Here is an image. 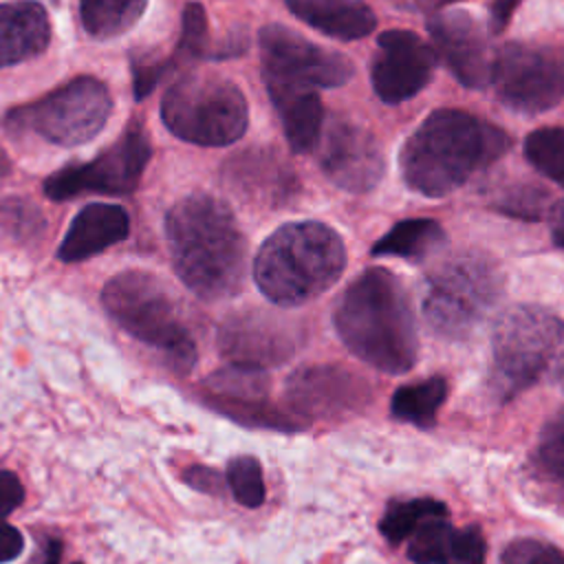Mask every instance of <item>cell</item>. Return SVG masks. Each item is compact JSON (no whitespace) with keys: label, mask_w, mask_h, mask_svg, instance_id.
Masks as SVG:
<instances>
[{"label":"cell","mask_w":564,"mask_h":564,"mask_svg":"<svg viewBox=\"0 0 564 564\" xmlns=\"http://www.w3.org/2000/svg\"><path fill=\"white\" fill-rule=\"evenodd\" d=\"M110 112L112 97L106 84L82 75L37 101L9 110L4 130L11 134H37L48 143L73 148L97 137Z\"/></svg>","instance_id":"cell-9"},{"label":"cell","mask_w":564,"mask_h":564,"mask_svg":"<svg viewBox=\"0 0 564 564\" xmlns=\"http://www.w3.org/2000/svg\"><path fill=\"white\" fill-rule=\"evenodd\" d=\"M297 339L280 315L249 308L227 315L218 326V350L231 366L267 370L295 352Z\"/></svg>","instance_id":"cell-14"},{"label":"cell","mask_w":564,"mask_h":564,"mask_svg":"<svg viewBox=\"0 0 564 564\" xmlns=\"http://www.w3.org/2000/svg\"><path fill=\"white\" fill-rule=\"evenodd\" d=\"M447 381L443 377H430L416 383H408L394 390L390 401V414L397 421L412 423L416 427H432L436 423L438 408L445 403Z\"/></svg>","instance_id":"cell-26"},{"label":"cell","mask_w":564,"mask_h":564,"mask_svg":"<svg viewBox=\"0 0 564 564\" xmlns=\"http://www.w3.org/2000/svg\"><path fill=\"white\" fill-rule=\"evenodd\" d=\"M165 242L178 280L200 300L240 293L247 278V238L231 207L212 194H189L165 214Z\"/></svg>","instance_id":"cell-1"},{"label":"cell","mask_w":564,"mask_h":564,"mask_svg":"<svg viewBox=\"0 0 564 564\" xmlns=\"http://www.w3.org/2000/svg\"><path fill=\"white\" fill-rule=\"evenodd\" d=\"M225 478H227V487L231 489V496L242 507L256 509L264 502L267 498L264 476H262V465L256 456H249V454L234 456L227 463Z\"/></svg>","instance_id":"cell-31"},{"label":"cell","mask_w":564,"mask_h":564,"mask_svg":"<svg viewBox=\"0 0 564 564\" xmlns=\"http://www.w3.org/2000/svg\"><path fill=\"white\" fill-rule=\"evenodd\" d=\"M500 560L502 564H564V551L535 538H522L507 544Z\"/></svg>","instance_id":"cell-34"},{"label":"cell","mask_w":564,"mask_h":564,"mask_svg":"<svg viewBox=\"0 0 564 564\" xmlns=\"http://www.w3.org/2000/svg\"><path fill=\"white\" fill-rule=\"evenodd\" d=\"M436 51L414 31L392 29L377 37V53L370 64V82L386 104H401L421 93L432 79Z\"/></svg>","instance_id":"cell-16"},{"label":"cell","mask_w":564,"mask_h":564,"mask_svg":"<svg viewBox=\"0 0 564 564\" xmlns=\"http://www.w3.org/2000/svg\"><path fill=\"white\" fill-rule=\"evenodd\" d=\"M549 194L540 187L533 185H518L513 189H509L498 203L496 207L509 216H518V218H527V220H538L544 214H549Z\"/></svg>","instance_id":"cell-33"},{"label":"cell","mask_w":564,"mask_h":564,"mask_svg":"<svg viewBox=\"0 0 564 564\" xmlns=\"http://www.w3.org/2000/svg\"><path fill=\"white\" fill-rule=\"evenodd\" d=\"M535 458L551 480L564 485V410L542 427Z\"/></svg>","instance_id":"cell-32"},{"label":"cell","mask_w":564,"mask_h":564,"mask_svg":"<svg viewBox=\"0 0 564 564\" xmlns=\"http://www.w3.org/2000/svg\"><path fill=\"white\" fill-rule=\"evenodd\" d=\"M269 99L282 121L284 137L295 154H306L319 145L324 106L315 88L264 79Z\"/></svg>","instance_id":"cell-21"},{"label":"cell","mask_w":564,"mask_h":564,"mask_svg":"<svg viewBox=\"0 0 564 564\" xmlns=\"http://www.w3.org/2000/svg\"><path fill=\"white\" fill-rule=\"evenodd\" d=\"M427 29L436 51L460 84L469 88L489 84L491 57L487 55L485 35L467 11H438L430 15Z\"/></svg>","instance_id":"cell-18"},{"label":"cell","mask_w":564,"mask_h":564,"mask_svg":"<svg viewBox=\"0 0 564 564\" xmlns=\"http://www.w3.org/2000/svg\"><path fill=\"white\" fill-rule=\"evenodd\" d=\"M51 2H57V0H51Z\"/></svg>","instance_id":"cell-41"},{"label":"cell","mask_w":564,"mask_h":564,"mask_svg":"<svg viewBox=\"0 0 564 564\" xmlns=\"http://www.w3.org/2000/svg\"><path fill=\"white\" fill-rule=\"evenodd\" d=\"M516 4H518V0H496L491 4V31L498 33V31H502L507 26Z\"/></svg>","instance_id":"cell-39"},{"label":"cell","mask_w":564,"mask_h":564,"mask_svg":"<svg viewBox=\"0 0 564 564\" xmlns=\"http://www.w3.org/2000/svg\"><path fill=\"white\" fill-rule=\"evenodd\" d=\"M161 119L174 137L218 148L245 134L249 108L242 90L231 79L212 73H189L165 90Z\"/></svg>","instance_id":"cell-7"},{"label":"cell","mask_w":564,"mask_h":564,"mask_svg":"<svg viewBox=\"0 0 564 564\" xmlns=\"http://www.w3.org/2000/svg\"><path fill=\"white\" fill-rule=\"evenodd\" d=\"M434 2H436V0H434Z\"/></svg>","instance_id":"cell-42"},{"label":"cell","mask_w":564,"mask_h":564,"mask_svg":"<svg viewBox=\"0 0 564 564\" xmlns=\"http://www.w3.org/2000/svg\"><path fill=\"white\" fill-rule=\"evenodd\" d=\"M62 551H64L62 540L44 535V538L37 540V549H35V553H33L29 564H59Z\"/></svg>","instance_id":"cell-38"},{"label":"cell","mask_w":564,"mask_h":564,"mask_svg":"<svg viewBox=\"0 0 564 564\" xmlns=\"http://www.w3.org/2000/svg\"><path fill=\"white\" fill-rule=\"evenodd\" d=\"M24 502V487L13 471H0V520L11 516Z\"/></svg>","instance_id":"cell-36"},{"label":"cell","mask_w":564,"mask_h":564,"mask_svg":"<svg viewBox=\"0 0 564 564\" xmlns=\"http://www.w3.org/2000/svg\"><path fill=\"white\" fill-rule=\"evenodd\" d=\"M48 42L51 20L40 2H0V68L42 55Z\"/></svg>","instance_id":"cell-22"},{"label":"cell","mask_w":564,"mask_h":564,"mask_svg":"<svg viewBox=\"0 0 564 564\" xmlns=\"http://www.w3.org/2000/svg\"><path fill=\"white\" fill-rule=\"evenodd\" d=\"M445 245L443 227L432 218H408L397 223L370 249L372 256H394L421 262Z\"/></svg>","instance_id":"cell-25"},{"label":"cell","mask_w":564,"mask_h":564,"mask_svg":"<svg viewBox=\"0 0 564 564\" xmlns=\"http://www.w3.org/2000/svg\"><path fill=\"white\" fill-rule=\"evenodd\" d=\"M205 403L223 416L247 425L280 432H300L304 425L271 403L269 377L258 368L231 366L212 372L203 383Z\"/></svg>","instance_id":"cell-13"},{"label":"cell","mask_w":564,"mask_h":564,"mask_svg":"<svg viewBox=\"0 0 564 564\" xmlns=\"http://www.w3.org/2000/svg\"><path fill=\"white\" fill-rule=\"evenodd\" d=\"M447 516V507L434 498H408V500H392L388 502L381 520L379 531L390 544H401L410 540V535L430 518Z\"/></svg>","instance_id":"cell-28"},{"label":"cell","mask_w":564,"mask_h":564,"mask_svg":"<svg viewBox=\"0 0 564 564\" xmlns=\"http://www.w3.org/2000/svg\"><path fill=\"white\" fill-rule=\"evenodd\" d=\"M509 145L511 137L502 128L465 110L441 108L403 143L401 174L423 196H447L496 163Z\"/></svg>","instance_id":"cell-3"},{"label":"cell","mask_w":564,"mask_h":564,"mask_svg":"<svg viewBox=\"0 0 564 564\" xmlns=\"http://www.w3.org/2000/svg\"><path fill=\"white\" fill-rule=\"evenodd\" d=\"M319 167L339 189L364 194L383 176L386 163L377 139L350 121H333L319 139Z\"/></svg>","instance_id":"cell-17"},{"label":"cell","mask_w":564,"mask_h":564,"mask_svg":"<svg viewBox=\"0 0 564 564\" xmlns=\"http://www.w3.org/2000/svg\"><path fill=\"white\" fill-rule=\"evenodd\" d=\"M368 386L355 372L317 364L297 368L284 383L289 412L306 427V421L335 419L359 410L368 401Z\"/></svg>","instance_id":"cell-15"},{"label":"cell","mask_w":564,"mask_h":564,"mask_svg":"<svg viewBox=\"0 0 564 564\" xmlns=\"http://www.w3.org/2000/svg\"><path fill=\"white\" fill-rule=\"evenodd\" d=\"M489 82L507 108L524 115L544 112L564 99V53L533 44H505L491 57Z\"/></svg>","instance_id":"cell-11"},{"label":"cell","mask_w":564,"mask_h":564,"mask_svg":"<svg viewBox=\"0 0 564 564\" xmlns=\"http://www.w3.org/2000/svg\"><path fill=\"white\" fill-rule=\"evenodd\" d=\"M75 564H77V562H75Z\"/></svg>","instance_id":"cell-43"},{"label":"cell","mask_w":564,"mask_h":564,"mask_svg":"<svg viewBox=\"0 0 564 564\" xmlns=\"http://www.w3.org/2000/svg\"><path fill=\"white\" fill-rule=\"evenodd\" d=\"M289 11L315 31L337 40H361L375 31L377 18L361 0H284Z\"/></svg>","instance_id":"cell-23"},{"label":"cell","mask_w":564,"mask_h":564,"mask_svg":"<svg viewBox=\"0 0 564 564\" xmlns=\"http://www.w3.org/2000/svg\"><path fill=\"white\" fill-rule=\"evenodd\" d=\"M527 161L564 187V128H540L524 141Z\"/></svg>","instance_id":"cell-30"},{"label":"cell","mask_w":564,"mask_h":564,"mask_svg":"<svg viewBox=\"0 0 564 564\" xmlns=\"http://www.w3.org/2000/svg\"><path fill=\"white\" fill-rule=\"evenodd\" d=\"M405 553L414 564H485L487 544L478 527H454L436 516L410 535Z\"/></svg>","instance_id":"cell-19"},{"label":"cell","mask_w":564,"mask_h":564,"mask_svg":"<svg viewBox=\"0 0 564 564\" xmlns=\"http://www.w3.org/2000/svg\"><path fill=\"white\" fill-rule=\"evenodd\" d=\"M227 178L245 196L267 198L271 203L286 200L293 189V172H289L280 159L262 150L231 156Z\"/></svg>","instance_id":"cell-24"},{"label":"cell","mask_w":564,"mask_h":564,"mask_svg":"<svg viewBox=\"0 0 564 564\" xmlns=\"http://www.w3.org/2000/svg\"><path fill=\"white\" fill-rule=\"evenodd\" d=\"M564 375V319L555 313L518 304L498 315L491 333L489 386L509 401Z\"/></svg>","instance_id":"cell-5"},{"label":"cell","mask_w":564,"mask_h":564,"mask_svg":"<svg viewBox=\"0 0 564 564\" xmlns=\"http://www.w3.org/2000/svg\"><path fill=\"white\" fill-rule=\"evenodd\" d=\"M346 267L341 236L317 220L286 223L258 249L253 280L278 306H300L328 291Z\"/></svg>","instance_id":"cell-4"},{"label":"cell","mask_w":564,"mask_h":564,"mask_svg":"<svg viewBox=\"0 0 564 564\" xmlns=\"http://www.w3.org/2000/svg\"><path fill=\"white\" fill-rule=\"evenodd\" d=\"M128 234L130 216L121 205L90 203L75 214L66 236L57 247V258L62 262L88 260L126 240Z\"/></svg>","instance_id":"cell-20"},{"label":"cell","mask_w":564,"mask_h":564,"mask_svg":"<svg viewBox=\"0 0 564 564\" xmlns=\"http://www.w3.org/2000/svg\"><path fill=\"white\" fill-rule=\"evenodd\" d=\"M183 480L196 489L203 491L207 496H223L225 487H227V478H223V474L214 467L207 465H192L183 471Z\"/></svg>","instance_id":"cell-35"},{"label":"cell","mask_w":564,"mask_h":564,"mask_svg":"<svg viewBox=\"0 0 564 564\" xmlns=\"http://www.w3.org/2000/svg\"><path fill=\"white\" fill-rule=\"evenodd\" d=\"M101 304L119 328L161 352L174 372H192L196 341L163 280L148 271H121L104 284Z\"/></svg>","instance_id":"cell-6"},{"label":"cell","mask_w":564,"mask_h":564,"mask_svg":"<svg viewBox=\"0 0 564 564\" xmlns=\"http://www.w3.org/2000/svg\"><path fill=\"white\" fill-rule=\"evenodd\" d=\"M333 324L344 346L386 375L408 372L419 357L410 297L394 273L381 267L359 273L339 295Z\"/></svg>","instance_id":"cell-2"},{"label":"cell","mask_w":564,"mask_h":564,"mask_svg":"<svg viewBox=\"0 0 564 564\" xmlns=\"http://www.w3.org/2000/svg\"><path fill=\"white\" fill-rule=\"evenodd\" d=\"M502 295V273L478 253H460L441 262L423 286V317L447 339L467 337Z\"/></svg>","instance_id":"cell-8"},{"label":"cell","mask_w":564,"mask_h":564,"mask_svg":"<svg viewBox=\"0 0 564 564\" xmlns=\"http://www.w3.org/2000/svg\"><path fill=\"white\" fill-rule=\"evenodd\" d=\"M46 229L42 209L22 196H9L0 200V236L11 242H33Z\"/></svg>","instance_id":"cell-29"},{"label":"cell","mask_w":564,"mask_h":564,"mask_svg":"<svg viewBox=\"0 0 564 564\" xmlns=\"http://www.w3.org/2000/svg\"><path fill=\"white\" fill-rule=\"evenodd\" d=\"M150 137L139 121H130L123 134L88 163L66 165L53 172L42 189L51 200H68L79 194L128 196L150 163Z\"/></svg>","instance_id":"cell-10"},{"label":"cell","mask_w":564,"mask_h":564,"mask_svg":"<svg viewBox=\"0 0 564 564\" xmlns=\"http://www.w3.org/2000/svg\"><path fill=\"white\" fill-rule=\"evenodd\" d=\"M258 42L262 79L311 88H337L355 73V66L346 55L324 48L282 24L262 26Z\"/></svg>","instance_id":"cell-12"},{"label":"cell","mask_w":564,"mask_h":564,"mask_svg":"<svg viewBox=\"0 0 564 564\" xmlns=\"http://www.w3.org/2000/svg\"><path fill=\"white\" fill-rule=\"evenodd\" d=\"M551 236L557 247H564V198L551 207Z\"/></svg>","instance_id":"cell-40"},{"label":"cell","mask_w":564,"mask_h":564,"mask_svg":"<svg viewBox=\"0 0 564 564\" xmlns=\"http://www.w3.org/2000/svg\"><path fill=\"white\" fill-rule=\"evenodd\" d=\"M22 551H24L22 533L13 524L0 520V564L18 560Z\"/></svg>","instance_id":"cell-37"},{"label":"cell","mask_w":564,"mask_h":564,"mask_svg":"<svg viewBox=\"0 0 564 564\" xmlns=\"http://www.w3.org/2000/svg\"><path fill=\"white\" fill-rule=\"evenodd\" d=\"M148 0H79V22L95 40H112L132 29Z\"/></svg>","instance_id":"cell-27"}]
</instances>
